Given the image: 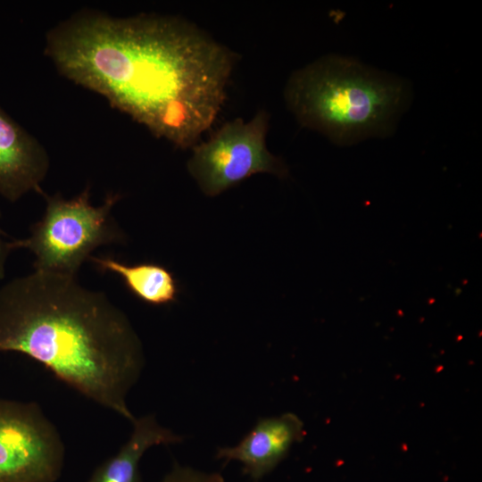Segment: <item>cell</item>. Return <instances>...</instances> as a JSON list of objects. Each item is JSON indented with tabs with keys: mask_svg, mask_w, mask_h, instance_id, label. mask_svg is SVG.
Returning <instances> with one entry per match:
<instances>
[{
	"mask_svg": "<svg viewBox=\"0 0 482 482\" xmlns=\"http://www.w3.org/2000/svg\"><path fill=\"white\" fill-rule=\"evenodd\" d=\"M59 72L175 146H195L226 98L236 54L179 16L80 11L51 29Z\"/></svg>",
	"mask_w": 482,
	"mask_h": 482,
	"instance_id": "cell-1",
	"label": "cell"
},
{
	"mask_svg": "<svg viewBox=\"0 0 482 482\" xmlns=\"http://www.w3.org/2000/svg\"><path fill=\"white\" fill-rule=\"evenodd\" d=\"M22 353L133 422L127 395L145 358L126 314L76 276L34 270L0 287V353Z\"/></svg>",
	"mask_w": 482,
	"mask_h": 482,
	"instance_id": "cell-2",
	"label": "cell"
},
{
	"mask_svg": "<svg viewBox=\"0 0 482 482\" xmlns=\"http://www.w3.org/2000/svg\"><path fill=\"white\" fill-rule=\"evenodd\" d=\"M284 99L303 127L345 146L389 136L409 104L410 89L398 77L329 54L295 71Z\"/></svg>",
	"mask_w": 482,
	"mask_h": 482,
	"instance_id": "cell-3",
	"label": "cell"
},
{
	"mask_svg": "<svg viewBox=\"0 0 482 482\" xmlns=\"http://www.w3.org/2000/svg\"><path fill=\"white\" fill-rule=\"evenodd\" d=\"M42 195L46 203L44 215L31 226L27 238L10 243L12 250L25 248L35 254L34 270L76 276L95 249L124 241L111 217L120 195L110 194L97 207L90 203L89 187L71 199Z\"/></svg>",
	"mask_w": 482,
	"mask_h": 482,
	"instance_id": "cell-4",
	"label": "cell"
},
{
	"mask_svg": "<svg viewBox=\"0 0 482 482\" xmlns=\"http://www.w3.org/2000/svg\"><path fill=\"white\" fill-rule=\"evenodd\" d=\"M269 120L264 110L248 121L237 118L192 147L187 170L205 195L214 197L257 173L288 175L283 160L267 148Z\"/></svg>",
	"mask_w": 482,
	"mask_h": 482,
	"instance_id": "cell-5",
	"label": "cell"
},
{
	"mask_svg": "<svg viewBox=\"0 0 482 482\" xmlns=\"http://www.w3.org/2000/svg\"><path fill=\"white\" fill-rule=\"evenodd\" d=\"M64 457L62 436L37 403L0 399V482H56Z\"/></svg>",
	"mask_w": 482,
	"mask_h": 482,
	"instance_id": "cell-6",
	"label": "cell"
},
{
	"mask_svg": "<svg viewBox=\"0 0 482 482\" xmlns=\"http://www.w3.org/2000/svg\"><path fill=\"white\" fill-rule=\"evenodd\" d=\"M49 169L45 147L0 106V195L10 202L36 191Z\"/></svg>",
	"mask_w": 482,
	"mask_h": 482,
	"instance_id": "cell-7",
	"label": "cell"
},
{
	"mask_svg": "<svg viewBox=\"0 0 482 482\" xmlns=\"http://www.w3.org/2000/svg\"><path fill=\"white\" fill-rule=\"evenodd\" d=\"M303 436V424L294 413L263 418L235 446L219 448L216 458L239 461L254 482L271 472L291 446Z\"/></svg>",
	"mask_w": 482,
	"mask_h": 482,
	"instance_id": "cell-8",
	"label": "cell"
},
{
	"mask_svg": "<svg viewBox=\"0 0 482 482\" xmlns=\"http://www.w3.org/2000/svg\"><path fill=\"white\" fill-rule=\"evenodd\" d=\"M129 440L112 457L99 465L87 482H142L139 462L154 445L176 444L182 437L162 427L154 415L135 419Z\"/></svg>",
	"mask_w": 482,
	"mask_h": 482,
	"instance_id": "cell-9",
	"label": "cell"
},
{
	"mask_svg": "<svg viewBox=\"0 0 482 482\" xmlns=\"http://www.w3.org/2000/svg\"><path fill=\"white\" fill-rule=\"evenodd\" d=\"M88 260L102 272L120 276L128 290L145 303L161 306L177 300L179 291L177 279L162 265L152 262L129 265L112 257L92 255Z\"/></svg>",
	"mask_w": 482,
	"mask_h": 482,
	"instance_id": "cell-10",
	"label": "cell"
},
{
	"mask_svg": "<svg viewBox=\"0 0 482 482\" xmlns=\"http://www.w3.org/2000/svg\"><path fill=\"white\" fill-rule=\"evenodd\" d=\"M161 482H225L220 473H207L175 463Z\"/></svg>",
	"mask_w": 482,
	"mask_h": 482,
	"instance_id": "cell-11",
	"label": "cell"
},
{
	"mask_svg": "<svg viewBox=\"0 0 482 482\" xmlns=\"http://www.w3.org/2000/svg\"><path fill=\"white\" fill-rule=\"evenodd\" d=\"M4 236V233L0 229V279L4 278L6 260L10 252L12 251L10 245L11 241L5 240Z\"/></svg>",
	"mask_w": 482,
	"mask_h": 482,
	"instance_id": "cell-12",
	"label": "cell"
}]
</instances>
